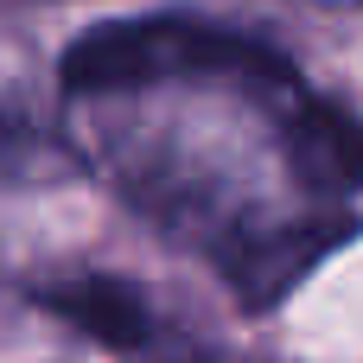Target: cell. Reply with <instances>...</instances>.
<instances>
[{"mask_svg":"<svg viewBox=\"0 0 363 363\" xmlns=\"http://www.w3.org/2000/svg\"><path fill=\"white\" fill-rule=\"evenodd\" d=\"M32 300H45L64 325H77L83 338H96L108 351H128V357H153L160 332H166L153 319V306L134 287H121L115 274H51L32 287Z\"/></svg>","mask_w":363,"mask_h":363,"instance_id":"2","label":"cell"},{"mask_svg":"<svg viewBox=\"0 0 363 363\" xmlns=\"http://www.w3.org/2000/svg\"><path fill=\"white\" fill-rule=\"evenodd\" d=\"M287 83H300V70L274 45L185 13L108 19L64 51L83 153L160 236L198 249L249 306L281 300L351 230L357 198L300 153H230V128Z\"/></svg>","mask_w":363,"mask_h":363,"instance_id":"1","label":"cell"}]
</instances>
